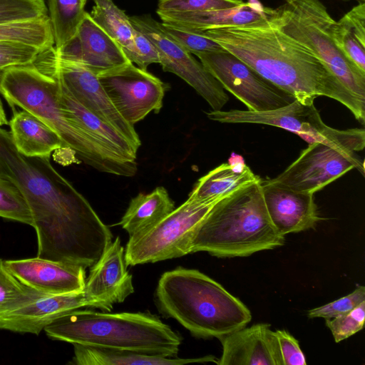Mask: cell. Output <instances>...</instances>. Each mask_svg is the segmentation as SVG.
I'll return each instance as SVG.
<instances>
[{
    "label": "cell",
    "instance_id": "29",
    "mask_svg": "<svg viewBox=\"0 0 365 365\" xmlns=\"http://www.w3.org/2000/svg\"><path fill=\"white\" fill-rule=\"evenodd\" d=\"M89 13L92 19L106 33L125 49L130 44L135 27L130 16L120 9L113 0H93Z\"/></svg>",
    "mask_w": 365,
    "mask_h": 365
},
{
    "label": "cell",
    "instance_id": "8",
    "mask_svg": "<svg viewBox=\"0 0 365 365\" xmlns=\"http://www.w3.org/2000/svg\"><path fill=\"white\" fill-rule=\"evenodd\" d=\"M364 146V128L346 129L339 138L309 144L282 173L267 180L295 191L314 194L353 168L364 175V163L355 152Z\"/></svg>",
    "mask_w": 365,
    "mask_h": 365
},
{
    "label": "cell",
    "instance_id": "42",
    "mask_svg": "<svg viewBox=\"0 0 365 365\" xmlns=\"http://www.w3.org/2000/svg\"><path fill=\"white\" fill-rule=\"evenodd\" d=\"M344 1H356L357 3H362V2H365V0H342Z\"/></svg>",
    "mask_w": 365,
    "mask_h": 365
},
{
    "label": "cell",
    "instance_id": "25",
    "mask_svg": "<svg viewBox=\"0 0 365 365\" xmlns=\"http://www.w3.org/2000/svg\"><path fill=\"white\" fill-rule=\"evenodd\" d=\"M175 209V203L164 187L139 193L132 198L118 225L131 236L164 218Z\"/></svg>",
    "mask_w": 365,
    "mask_h": 365
},
{
    "label": "cell",
    "instance_id": "22",
    "mask_svg": "<svg viewBox=\"0 0 365 365\" xmlns=\"http://www.w3.org/2000/svg\"><path fill=\"white\" fill-rule=\"evenodd\" d=\"M265 7L259 8L246 2L242 6L195 13L158 14L162 22L188 30H207L247 25L266 18Z\"/></svg>",
    "mask_w": 365,
    "mask_h": 365
},
{
    "label": "cell",
    "instance_id": "11",
    "mask_svg": "<svg viewBox=\"0 0 365 365\" xmlns=\"http://www.w3.org/2000/svg\"><path fill=\"white\" fill-rule=\"evenodd\" d=\"M133 26L147 36L155 46L160 64L165 72L181 78L211 106L220 110L229 96L221 84L198 62L160 28V22L148 15L130 16Z\"/></svg>",
    "mask_w": 365,
    "mask_h": 365
},
{
    "label": "cell",
    "instance_id": "28",
    "mask_svg": "<svg viewBox=\"0 0 365 365\" xmlns=\"http://www.w3.org/2000/svg\"><path fill=\"white\" fill-rule=\"evenodd\" d=\"M85 4L83 0H48V16L56 49L76 35L86 12Z\"/></svg>",
    "mask_w": 365,
    "mask_h": 365
},
{
    "label": "cell",
    "instance_id": "10",
    "mask_svg": "<svg viewBox=\"0 0 365 365\" xmlns=\"http://www.w3.org/2000/svg\"><path fill=\"white\" fill-rule=\"evenodd\" d=\"M196 56L222 88L242 101L250 111L272 110L295 100L225 50Z\"/></svg>",
    "mask_w": 365,
    "mask_h": 365
},
{
    "label": "cell",
    "instance_id": "38",
    "mask_svg": "<svg viewBox=\"0 0 365 365\" xmlns=\"http://www.w3.org/2000/svg\"><path fill=\"white\" fill-rule=\"evenodd\" d=\"M127 58L143 70L149 65L159 63L158 52L154 43L141 31L135 28L130 44L123 49Z\"/></svg>",
    "mask_w": 365,
    "mask_h": 365
},
{
    "label": "cell",
    "instance_id": "19",
    "mask_svg": "<svg viewBox=\"0 0 365 365\" xmlns=\"http://www.w3.org/2000/svg\"><path fill=\"white\" fill-rule=\"evenodd\" d=\"M219 340L222 354L218 365H283L279 342L269 324L244 327Z\"/></svg>",
    "mask_w": 365,
    "mask_h": 365
},
{
    "label": "cell",
    "instance_id": "23",
    "mask_svg": "<svg viewBox=\"0 0 365 365\" xmlns=\"http://www.w3.org/2000/svg\"><path fill=\"white\" fill-rule=\"evenodd\" d=\"M9 125L15 147L24 155L50 156L51 152L65 148L62 140L54 130L25 110H16Z\"/></svg>",
    "mask_w": 365,
    "mask_h": 365
},
{
    "label": "cell",
    "instance_id": "21",
    "mask_svg": "<svg viewBox=\"0 0 365 365\" xmlns=\"http://www.w3.org/2000/svg\"><path fill=\"white\" fill-rule=\"evenodd\" d=\"M56 78L58 81L60 103L72 119L102 145L125 158L136 160L138 150L133 145L115 128L80 104L58 78Z\"/></svg>",
    "mask_w": 365,
    "mask_h": 365
},
{
    "label": "cell",
    "instance_id": "18",
    "mask_svg": "<svg viewBox=\"0 0 365 365\" xmlns=\"http://www.w3.org/2000/svg\"><path fill=\"white\" fill-rule=\"evenodd\" d=\"M265 207L282 235L314 229L321 220L313 193L295 191L267 180L261 181Z\"/></svg>",
    "mask_w": 365,
    "mask_h": 365
},
{
    "label": "cell",
    "instance_id": "40",
    "mask_svg": "<svg viewBox=\"0 0 365 365\" xmlns=\"http://www.w3.org/2000/svg\"><path fill=\"white\" fill-rule=\"evenodd\" d=\"M283 365H306V359L299 341L288 331L277 330Z\"/></svg>",
    "mask_w": 365,
    "mask_h": 365
},
{
    "label": "cell",
    "instance_id": "15",
    "mask_svg": "<svg viewBox=\"0 0 365 365\" xmlns=\"http://www.w3.org/2000/svg\"><path fill=\"white\" fill-rule=\"evenodd\" d=\"M83 290L93 307L104 312H110L114 304L124 302L134 292L132 275L127 270L119 237L91 267Z\"/></svg>",
    "mask_w": 365,
    "mask_h": 365
},
{
    "label": "cell",
    "instance_id": "36",
    "mask_svg": "<svg viewBox=\"0 0 365 365\" xmlns=\"http://www.w3.org/2000/svg\"><path fill=\"white\" fill-rule=\"evenodd\" d=\"M43 51L44 49L19 41H0V73L11 67L35 62Z\"/></svg>",
    "mask_w": 365,
    "mask_h": 365
},
{
    "label": "cell",
    "instance_id": "24",
    "mask_svg": "<svg viewBox=\"0 0 365 365\" xmlns=\"http://www.w3.org/2000/svg\"><path fill=\"white\" fill-rule=\"evenodd\" d=\"M74 356L71 362L76 365H183L191 363L215 362L212 356L178 359L150 355L136 351L94 347L74 344Z\"/></svg>",
    "mask_w": 365,
    "mask_h": 365
},
{
    "label": "cell",
    "instance_id": "37",
    "mask_svg": "<svg viewBox=\"0 0 365 365\" xmlns=\"http://www.w3.org/2000/svg\"><path fill=\"white\" fill-rule=\"evenodd\" d=\"M365 321V301L351 312L331 319H326L327 327L330 329L336 343L343 341L361 331Z\"/></svg>",
    "mask_w": 365,
    "mask_h": 365
},
{
    "label": "cell",
    "instance_id": "39",
    "mask_svg": "<svg viewBox=\"0 0 365 365\" xmlns=\"http://www.w3.org/2000/svg\"><path fill=\"white\" fill-rule=\"evenodd\" d=\"M365 301V287H357L351 293L323 306L308 311L309 318L331 319L345 314Z\"/></svg>",
    "mask_w": 365,
    "mask_h": 365
},
{
    "label": "cell",
    "instance_id": "41",
    "mask_svg": "<svg viewBox=\"0 0 365 365\" xmlns=\"http://www.w3.org/2000/svg\"><path fill=\"white\" fill-rule=\"evenodd\" d=\"M7 124H9V122L6 118L2 102L0 100V126Z\"/></svg>",
    "mask_w": 365,
    "mask_h": 365
},
{
    "label": "cell",
    "instance_id": "33",
    "mask_svg": "<svg viewBox=\"0 0 365 365\" xmlns=\"http://www.w3.org/2000/svg\"><path fill=\"white\" fill-rule=\"evenodd\" d=\"M161 29L186 51L195 56L199 53L218 52L223 48L202 31L188 30L169 23L160 22Z\"/></svg>",
    "mask_w": 365,
    "mask_h": 365
},
{
    "label": "cell",
    "instance_id": "26",
    "mask_svg": "<svg viewBox=\"0 0 365 365\" xmlns=\"http://www.w3.org/2000/svg\"><path fill=\"white\" fill-rule=\"evenodd\" d=\"M261 180L247 165L239 170L228 163H223L201 177L194 185L188 198L198 200L223 198Z\"/></svg>",
    "mask_w": 365,
    "mask_h": 365
},
{
    "label": "cell",
    "instance_id": "20",
    "mask_svg": "<svg viewBox=\"0 0 365 365\" xmlns=\"http://www.w3.org/2000/svg\"><path fill=\"white\" fill-rule=\"evenodd\" d=\"M82 307H93L84 290L44 295L0 318V329L38 335L61 314Z\"/></svg>",
    "mask_w": 365,
    "mask_h": 365
},
{
    "label": "cell",
    "instance_id": "32",
    "mask_svg": "<svg viewBox=\"0 0 365 365\" xmlns=\"http://www.w3.org/2000/svg\"><path fill=\"white\" fill-rule=\"evenodd\" d=\"M0 217L33 226L30 209L19 189L0 173Z\"/></svg>",
    "mask_w": 365,
    "mask_h": 365
},
{
    "label": "cell",
    "instance_id": "17",
    "mask_svg": "<svg viewBox=\"0 0 365 365\" xmlns=\"http://www.w3.org/2000/svg\"><path fill=\"white\" fill-rule=\"evenodd\" d=\"M8 270L21 283L46 295L83 291L86 268L38 257L4 261Z\"/></svg>",
    "mask_w": 365,
    "mask_h": 365
},
{
    "label": "cell",
    "instance_id": "35",
    "mask_svg": "<svg viewBox=\"0 0 365 365\" xmlns=\"http://www.w3.org/2000/svg\"><path fill=\"white\" fill-rule=\"evenodd\" d=\"M242 0H159L156 13H195L243 6Z\"/></svg>",
    "mask_w": 365,
    "mask_h": 365
},
{
    "label": "cell",
    "instance_id": "30",
    "mask_svg": "<svg viewBox=\"0 0 365 365\" xmlns=\"http://www.w3.org/2000/svg\"><path fill=\"white\" fill-rule=\"evenodd\" d=\"M15 41L42 49L54 46L48 16L29 21L0 24V41Z\"/></svg>",
    "mask_w": 365,
    "mask_h": 365
},
{
    "label": "cell",
    "instance_id": "3",
    "mask_svg": "<svg viewBox=\"0 0 365 365\" xmlns=\"http://www.w3.org/2000/svg\"><path fill=\"white\" fill-rule=\"evenodd\" d=\"M37 60L40 64L35 61L0 73V93L10 106L25 110L43 121L58 135L64 148L85 164L102 173L134 176L136 160L102 145L72 119L60 103L58 81L51 64Z\"/></svg>",
    "mask_w": 365,
    "mask_h": 365
},
{
    "label": "cell",
    "instance_id": "34",
    "mask_svg": "<svg viewBox=\"0 0 365 365\" xmlns=\"http://www.w3.org/2000/svg\"><path fill=\"white\" fill-rule=\"evenodd\" d=\"M48 16L43 0H0V24L37 19Z\"/></svg>",
    "mask_w": 365,
    "mask_h": 365
},
{
    "label": "cell",
    "instance_id": "43",
    "mask_svg": "<svg viewBox=\"0 0 365 365\" xmlns=\"http://www.w3.org/2000/svg\"><path fill=\"white\" fill-rule=\"evenodd\" d=\"M85 2H86L87 0H83Z\"/></svg>",
    "mask_w": 365,
    "mask_h": 365
},
{
    "label": "cell",
    "instance_id": "16",
    "mask_svg": "<svg viewBox=\"0 0 365 365\" xmlns=\"http://www.w3.org/2000/svg\"><path fill=\"white\" fill-rule=\"evenodd\" d=\"M55 50L60 59L81 64L97 75L130 62L121 46L96 24L87 11L76 35Z\"/></svg>",
    "mask_w": 365,
    "mask_h": 365
},
{
    "label": "cell",
    "instance_id": "31",
    "mask_svg": "<svg viewBox=\"0 0 365 365\" xmlns=\"http://www.w3.org/2000/svg\"><path fill=\"white\" fill-rule=\"evenodd\" d=\"M44 295L17 279L0 258V318Z\"/></svg>",
    "mask_w": 365,
    "mask_h": 365
},
{
    "label": "cell",
    "instance_id": "2",
    "mask_svg": "<svg viewBox=\"0 0 365 365\" xmlns=\"http://www.w3.org/2000/svg\"><path fill=\"white\" fill-rule=\"evenodd\" d=\"M304 105L319 96L346 106L361 124L365 102L349 91L308 48L279 31L267 16L254 23L202 31Z\"/></svg>",
    "mask_w": 365,
    "mask_h": 365
},
{
    "label": "cell",
    "instance_id": "14",
    "mask_svg": "<svg viewBox=\"0 0 365 365\" xmlns=\"http://www.w3.org/2000/svg\"><path fill=\"white\" fill-rule=\"evenodd\" d=\"M51 65L56 76L80 104L121 133L138 150L141 142L134 125L119 113L96 73L81 64L60 59L56 50Z\"/></svg>",
    "mask_w": 365,
    "mask_h": 365
},
{
    "label": "cell",
    "instance_id": "1",
    "mask_svg": "<svg viewBox=\"0 0 365 365\" xmlns=\"http://www.w3.org/2000/svg\"><path fill=\"white\" fill-rule=\"evenodd\" d=\"M0 173L21 191L37 236V257L93 266L113 241L110 229L88 201L55 170L50 156L19 153L0 128Z\"/></svg>",
    "mask_w": 365,
    "mask_h": 365
},
{
    "label": "cell",
    "instance_id": "6",
    "mask_svg": "<svg viewBox=\"0 0 365 365\" xmlns=\"http://www.w3.org/2000/svg\"><path fill=\"white\" fill-rule=\"evenodd\" d=\"M261 181L240 188L214 205L195 231L190 253L247 257L283 245L284 236L268 215Z\"/></svg>",
    "mask_w": 365,
    "mask_h": 365
},
{
    "label": "cell",
    "instance_id": "5",
    "mask_svg": "<svg viewBox=\"0 0 365 365\" xmlns=\"http://www.w3.org/2000/svg\"><path fill=\"white\" fill-rule=\"evenodd\" d=\"M55 340L94 347L175 358L182 337L158 317L142 312L108 313L91 309L66 312L48 324Z\"/></svg>",
    "mask_w": 365,
    "mask_h": 365
},
{
    "label": "cell",
    "instance_id": "27",
    "mask_svg": "<svg viewBox=\"0 0 365 365\" xmlns=\"http://www.w3.org/2000/svg\"><path fill=\"white\" fill-rule=\"evenodd\" d=\"M331 36L342 53L365 73V2L358 3L334 21Z\"/></svg>",
    "mask_w": 365,
    "mask_h": 365
},
{
    "label": "cell",
    "instance_id": "4",
    "mask_svg": "<svg viewBox=\"0 0 365 365\" xmlns=\"http://www.w3.org/2000/svg\"><path fill=\"white\" fill-rule=\"evenodd\" d=\"M155 298L163 314L197 338L219 339L252 319L250 311L239 299L197 269L178 267L165 272Z\"/></svg>",
    "mask_w": 365,
    "mask_h": 365
},
{
    "label": "cell",
    "instance_id": "12",
    "mask_svg": "<svg viewBox=\"0 0 365 365\" xmlns=\"http://www.w3.org/2000/svg\"><path fill=\"white\" fill-rule=\"evenodd\" d=\"M97 76L119 113L133 125L163 108L168 85L131 62Z\"/></svg>",
    "mask_w": 365,
    "mask_h": 365
},
{
    "label": "cell",
    "instance_id": "9",
    "mask_svg": "<svg viewBox=\"0 0 365 365\" xmlns=\"http://www.w3.org/2000/svg\"><path fill=\"white\" fill-rule=\"evenodd\" d=\"M221 199L187 198L154 225L129 236L124 251L127 266L153 263L190 253L195 231Z\"/></svg>",
    "mask_w": 365,
    "mask_h": 365
},
{
    "label": "cell",
    "instance_id": "13",
    "mask_svg": "<svg viewBox=\"0 0 365 365\" xmlns=\"http://www.w3.org/2000/svg\"><path fill=\"white\" fill-rule=\"evenodd\" d=\"M212 120L223 123H255L275 126L299 135L308 144L327 142L341 135L344 130L326 125L312 105H304L297 100L286 106L268 111L252 112L232 109L206 113Z\"/></svg>",
    "mask_w": 365,
    "mask_h": 365
},
{
    "label": "cell",
    "instance_id": "7",
    "mask_svg": "<svg viewBox=\"0 0 365 365\" xmlns=\"http://www.w3.org/2000/svg\"><path fill=\"white\" fill-rule=\"evenodd\" d=\"M270 24L310 49L355 96L365 102V73L338 48L331 36L335 21L320 0H284L265 7Z\"/></svg>",
    "mask_w": 365,
    "mask_h": 365
}]
</instances>
